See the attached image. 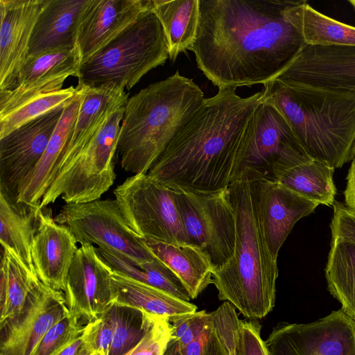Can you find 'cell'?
Instances as JSON below:
<instances>
[{
	"mask_svg": "<svg viewBox=\"0 0 355 355\" xmlns=\"http://www.w3.org/2000/svg\"><path fill=\"white\" fill-rule=\"evenodd\" d=\"M293 1L199 0L198 69L218 88L275 79L305 45L288 16Z\"/></svg>",
	"mask_w": 355,
	"mask_h": 355,
	"instance_id": "obj_1",
	"label": "cell"
},
{
	"mask_svg": "<svg viewBox=\"0 0 355 355\" xmlns=\"http://www.w3.org/2000/svg\"><path fill=\"white\" fill-rule=\"evenodd\" d=\"M262 98V92L242 98L236 88H218L180 128L147 175L174 190H227L238 175L242 136Z\"/></svg>",
	"mask_w": 355,
	"mask_h": 355,
	"instance_id": "obj_2",
	"label": "cell"
},
{
	"mask_svg": "<svg viewBox=\"0 0 355 355\" xmlns=\"http://www.w3.org/2000/svg\"><path fill=\"white\" fill-rule=\"evenodd\" d=\"M228 193L236 220L235 248L229 261L214 270L212 284L220 300L249 320L261 319L275 304L278 268L260 225L249 169L234 178Z\"/></svg>",
	"mask_w": 355,
	"mask_h": 355,
	"instance_id": "obj_3",
	"label": "cell"
},
{
	"mask_svg": "<svg viewBox=\"0 0 355 355\" xmlns=\"http://www.w3.org/2000/svg\"><path fill=\"white\" fill-rule=\"evenodd\" d=\"M205 99L198 85L178 71L128 98L117 146L121 167L147 174Z\"/></svg>",
	"mask_w": 355,
	"mask_h": 355,
	"instance_id": "obj_4",
	"label": "cell"
},
{
	"mask_svg": "<svg viewBox=\"0 0 355 355\" xmlns=\"http://www.w3.org/2000/svg\"><path fill=\"white\" fill-rule=\"evenodd\" d=\"M263 101L284 117L313 160L334 168L352 160L355 144V96L276 80L263 85Z\"/></svg>",
	"mask_w": 355,
	"mask_h": 355,
	"instance_id": "obj_5",
	"label": "cell"
},
{
	"mask_svg": "<svg viewBox=\"0 0 355 355\" xmlns=\"http://www.w3.org/2000/svg\"><path fill=\"white\" fill-rule=\"evenodd\" d=\"M168 46L162 26L150 10L91 58L82 62L78 87L113 85L130 89L165 63Z\"/></svg>",
	"mask_w": 355,
	"mask_h": 355,
	"instance_id": "obj_6",
	"label": "cell"
},
{
	"mask_svg": "<svg viewBox=\"0 0 355 355\" xmlns=\"http://www.w3.org/2000/svg\"><path fill=\"white\" fill-rule=\"evenodd\" d=\"M125 105L115 110L78 155L59 171L40 202V209L59 198L66 204L98 200L113 185V160Z\"/></svg>",
	"mask_w": 355,
	"mask_h": 355,
	"instance_id": "obj_7",
	"label": "cell"
},
{
	"mask_svg": "<svg viewBox=\"0 0 355 355\" xmlns=\"http://www.w3.org/2000/svg\"><path fill=\"white\" fill-rule=\"evenodd\" d=\"M114 194L129 226L140 237L169 243H191L174 189L147 174H137L126 178Z\"/></svg>",
	"mask_w": 355,
	"mask_h": 355,
	"instance_id": "obj_8",
	"label": "cell"
},
{
	"mask_svg": "<svg viewBox=\"0 0 355 355\" xmlns=\"http://www.w3.org/2000/svg\"><path fill=\"white\" fill-rule=\"evenodd\" d=\"M54 218L66 226L80 245H96L139 266L156 258L144 239L129 226L116 199L65 204Z\"/></svg>",
	"mask_w": 355,
	"mask_h": 355,
	"instance_id": "obj_9",
	"label": "cell"
},
{
	"mask_svg": "<svg viewBox=\"0 0 355 355\" xmlns=\"http://www.w3.org/2000/svg\"><path fill=\"white\" fill-rule=\"evenodd\" d=\"M175 201L192 244L210 258L214 270L232 256L236 220L228 189L214 193L175 190Z\"/></svg>",
	"mask_w": 355,
	"mask_h": 355,
	"instance_id": "obj_10",
	"label": "cell"
},
{
	"mask_svg": "<svg viewBox=\"0 0 355 355\" xmlns=\"http://www.w3.org/2000/svg\"><path fill=\"white\" fill-rule=\"evenodd\" d=\"M310 160L282 114L262 100L241 138L238 174L244 169L265 174L277 161L300 164Z\"/></svg>",
	"mask_w": 355,
	"mask_h": 355,
	"instance_id": "obj_11",
	"label": "cell"
},
{
	"mask_svg": "<svg viewBox=\"0 0 355 355\" xmlns=\"http://www.w3.org/2000/svg\"><path fill=\"white\" fill-rule=\"evenodd\" d=\"M264 342L268 355H355V320L340 309L310 323L282 322Z\"/></svg>",
	"mask_w": 355,
	"mask_h": 355,
	"instance_id": "obj_12",
	"label": "cell"
},
{
	"mask_svg": "<svg viewBox=\"0 0 355 355\" xmlns=\"http://www.w3.org/2000/svg\"><path fill=\"white\" fill-rule=\"evenodd\" d=\"M274 80L355 96V46L304 45Z\"/></svg>",
	"mask_w": 355,
	"mask_h": 355,
	"instance_id": "obj_13",
	"label": "cell"
},
{
	"mask_svg": "<svg viewBox=\"0 0 355 355\" xmlns=\"http://www.w3.org/2000/svg\"><path fill=\"white\" fill-rule=\"evenodd\" d=\"M64 108L31 121L0 139V191L17 200L23 182L41 159Z\"/></svg>",
	"mask_w": 355,
	"mask_h": 355,
	"instance_id": "obj_14",
	"label": "cell"
},
{
	"mask_svg": "<svg viewBox=\"0 0 355 355\" xmlns=\"http://www.w3.org/2000/svg\"><path fill=\"white\" fill-rule=\"evenodd\" d=\"M68 311L64 293L42 282L19 313L0 322V355H31Z\"/></svg>",
	"mask_w": 355,
	"mask_h": 355,
	"instance_id": "obj_15",
	"label": "cell"
},
{
	"mask_svg": "<svg viewBox=\"0 0 355 355\" xmlns=\"http://www.w3.org/2000/svg\"><path fill=\"white\" fill-rule=\"evenodd\" d=\"M63 293L69 312L87 323L97 319L114 302L112 269L100 258L93 245L78 248Z\"/></svg>",
	"mask_w": 355,
	"mask_h": 355,
	"instance_id": "obj_16",
	"label": "cell"
},
{
	"mask_svg": "<svg viewBox=\"0 0 355 355\" xmlns=\"http://www.w3.org/2000/svg\"><path fill=\"white\" fill-rule=\"evenodd\" d=\"M249 170L260 225L271 254L277 259L279 250L295 223L314 212L319 205L261 172Z\"/></svg>",
	"mask_w": 355,
	"mask_h": 355,
	"instance_id": "obj_17",
	"label": "cell"
},
{
	"mask_svg": "<svg viewBox=\"0 0 355 355\" xmlns=\"http://www.w3.org/2000/svg\"><path fill=\"white\" fill-rule=\"evenodd\" d=\"M46 0H0V90L15 87Z\"/></svg>",
	"mask_w": 355,
	"mask_h": 355,
	"instance_id": "obj_18",
	"label": "cell"
},
{
	"mask_svg": "<svg viewBox=\"0 0 355 355\" xmlns=\"http://www.w3.org/2000/svg\"><path fill=\"white\" fill-rule=\"evenodd\" d=\"M150 8V0H90L78 26L81 63L105 47Z\"/></svg>",
	"mask_w": 355,
	"mask_h": 355,
	"instance_id": "obj_19",
	"label": "cell"
},
{
	"mask_svg": "<svg viewBox=\"0 0 355 355\" xmlns=\"http://www.w3.org/2000/svg\"><path fill=\"white\" fill-rule=\"evenodd\" d=\"M43 209L32 241L34 268L42 283L64 292L78 242L66 226L55 220L51 209Z\"/></svg>",
	"mask_w": 355,
	"mask_h": 355,
	"instance_id": "obj_20",
	"label": "cell"
},
{
	"mask_svg": "<svg viewBox=\"0 0 355 355\" xmlns=\"http://www.w3.org/2000/svg\"><path fill=\"white\" fill-rule=\"evenodd\" d=\"M80 87L83 89L82 101L58 173L78 155L103 127L110 115L120 106L125 105L128 100V94L125 89L116 86Z\"/></svg>",
	"mask_w": 355,
	"mask_h": 355,
	"instance_id": "obj_21",
	"label": "cell"
},
{
	"mask_svg": "<svg viewBox=\"0 0 355 355\" xmlns=\"http://www.w3.org/2000/svg\"><path fill=\"white\" fill-rule=\"evenodd\" d=\"M90 0H46L30 40L28 55L76 47L78 26Z\"/></svg>",
	"mask_w": 355,
	"mask_h": 355,
	"instance_id": "obj_22",
	"label": "cell"
},
{
	"mask_svg": "<svg viewBox=\"0 0 355 355\" xmlns=\"http://www.w3.org/2000/svg\"><path fill=\"white\" fill-rule=\"evenodd\" d=\"M77 88L76 96L64 108L41 159L23 182L17 196L18 202L40 206L44 195L54 181L83 96V87L77 86Z\"/></svg>",
	"mask_w": 355,
	"mask_h": 355,
	"instance_id": "obj_23",
	"label": "cell"
},
{
	"mask_svg": "<svg viewBox=\"0 0 355 355\" xmlns=\"http://www.w3.org/2000/svg\"><path fill=\"white\" fill-rule=\"evenodd\" d=\"M77 92V87L72 85L57 90H0V139L31 121L65 107Z\"/></svg>",
	"mask_w": 355,
	"mask_h": 355,
	"instance_id": "obj_24",
	"label": "cell"
},
{
	"mask_svg": "<svg viewBox=\"0 0 355 355\" xmlns=\"http://www.w3.org/2000/svg\"><path fill=\"white\" fill-rule=\"evenodd\" d=\"M144 239L154 256L178 278L191 299L212 284L214 268L209 257L192 243H169Z\"/></svg>",
	"mask_w": 355,
	"mask_h": 355,
	"instance_id": "obj_25",
	"label": "cell"
},
{
	"mask_svg": "<svg viewBox=\"0 0 355 355\" xmlns=\"http://www.w3.org/2000/svg\"><path fill=\"white\" fill-rule=\"evenodd\" d=\"M81 60L77 46L28 56L22 66L16 86L17 91L31 89H62L69 76L78 78Z\"/></svg>",
	"mask_w": 355,
	"mask_h": 355,
	"instance_id": "obj_26",
	"label": "cell"
},
{
	"mask_svg": "<svg viewBox=\"0 0 355 355\" xmlns=\"http://www.w3.org/2000/svg\"><path fill=\"white\" fill-rule=\"evenodd\" d=\"M42 209L19 202L0 191V241L33 272L32 241Z\"/></svg>",
	"mask_w": 355,
	"mask_h": 355,
	"instance_id": "obj_27",
	"label": "cell"
},
{
	"mask_svg": "<svg viewBox=\"0 0 355 355\" xmlns=\"http://www.w3.org/2000/svg\"><path fill=\"white\" fill-rule=\"evenodd\" d=\"M114 302L141 309L157 315L173 317L193 313L197 306L158 288L140 282L112 270Z\"/></svg>",
	"mask_w": 355,
	"mask_h": 355,
	"instance_id": "obj_28",
	"label": "cell"
},
{
	"mask_svg": "<svg viewBox=\"0 0 355 355\" xmlns=\"http://www.w3.org/2000/svg\"><path fill=\"white\" fill-rule=\"evenodd\" d=\"M150 10L159 19L166 40L168 58L191 50L199 22V0H150Z\"/></svg>",
	"mask_w": 355,
	"mask_h": 355,
	"instance_id": "obj_29",
	"label": "cell"
},
{
	"mask_svg": "<svg viewBox=\"0 0 355 355\" xmlns=\"http://www.w3.org/2000/svg\"><path fill=\"white\" fill-rule=\"evenodd\" d=\"M288 16L305 45L355 46V26L320 12L305 1H294Z\"/></svg>",
	"mask_w": 355,
	"mask_h": 355,
	"instance_id": "obj_30",
	"label": "cell"
},
{
	"mask_svg": "<svg viewBox=\"0 0 355 355\" xmlns=\"http://www.w3.org/2000/svg\"><path fill=\"white\" fill-rule=\"evenodd\" d=\"M334 169L312 159L286 168L272 171L266 176L318 205L331 206L335 202L336 194L333 178Z\"/></svg>",
	"mask_w": 355,
	"mask_h": 355,
	"instance_id": "obj_31",
	"label": "cell"
},
{
	"mask_svg": "<svg viewBox=\"0 0 355 355\" xmlns=\"http://www.w3.org/2000/svg\"><path fill=\"white\" fill-rule=\"evenodd\" d=\"M3 248L0 267V322L21 311L32 292L42 283L10 248Z\"/></svg>",
	"mask_w": 355,
	"mask_h": 355,
	"instance_id": "obj_32",
	"label": "cell"
},
{
	"mask_svg": "<svg viewBox=\"0 0 355 355\" xmlns=\"http://www.w3.org/2000/svg\"><path fill=\"white\" fill-rule=\"evenodd\" d=\"M328 290L341 304L346 314L355 320V244L331 240L325 268Z\"/></svg>",
	"mask_w": 355,
	"mask_h": 355,
	"instance_id": "obj_33",
	"label": "cell"
},
{
	"mask_svg": "<svg viewBox=\"0 0 355 355\" xmlns=\"http://www.w3.org/2000/svg\"><path fill=\"white\" fill-rule=\"evenodd\" d=\"M105 312L113 327L109 355H123L136 346L149 329L155 316L141 309L116 302Z\"/></svg>",
	"mask_w": 355,
	"mask_h": 355,
	"instance_id": "obj_34",
	"label": "cell"
},
{
	"mask_svg": "<svg viewBox=\"0 0 355 355\" xmlns=\"http://www.w3.org/2000/svg\"><path fill=\"white\" fill-rule=\"evenodd\" d=\"M87 322L69 311L45 334L31 355H56L80 338Z\"/></svg>",
	"mask_w": 355,
	"mask_h": 355,
	"instance_id": "obj_35",
	"label": "cell"
},
{
	"mask_svg": "<svg viewBox=\"0 0 355 355\" xmlns=\"http://www.w3.org/2000/svg\"><path fill=\"white\" fill-rule=\"evenodd\" d=\"M130 278L164 290L184 301L191 300L178 278L157 258L153 262L135 267Z\"/></svg>",
	"mask_w": 355,
	"mask_h": 355,
	"instance_id": "obj_36",
	"label": "cell"
},
{
	"mask_svg": "<svg viewBox=\"0 0 355 355\" xmlns=\"http://www.w3.org/2000/svg\"><path fill=\"white\" fill-rule=\"evenodd\" d=\"M209 313L211 324L227 355H238L241 320L236 309L230 303L224 302Z\"/></svg>",
	"mask_w": 355,
	"mask_h": 355,
	"instance_id": "obj_37",
	"label": "cell"
},
{
	"mask_svg": "<svg viewBox=\"0 0 355 355\" xmlns=\"http://www.w3.org/2000/svg\"><path fill=\"white\" fill-rule=\"evenodd\" d=\"M113 337V327L105 311L97 319L86 324L81 335L80 355L98 352L109 355Z\"/></svg>",
	"mask_w": 355,
	"mask_h": 355,
	"instance_id": "obj_38",
	"label": "cell"
},
{
	"mask_svg": "<svg viewBox=\"0 0 355 355\" xmlns=\"http://www.w3.org/2000/svg\"><path fill=\"white\" fill-rule=\"evenodd\" d=\"M171 335L169 318L155 315L152 324L143 338L123 355H162Z\"/></svg>",
	"mask_w": 355,
	"mask_h": 355,
	"instance_id": "obj_39",
	"label": "cell"
},
{
	"mask_svg": "<svg viewBox=\"0 0 355 355\" xmlns=\"http://www.w3.org/2000/svg\"><path fill=\"white\" fill-rule=\"evenodd\" d=\"M169 321L172 336L178 340L180 349L198 338L211 325L210 313L204 310L175 316Z\"/></svg>",
	"mask_w": 355,
	"mask_h": 355,
	"instance_id": "obj_40",
	"label": "cell"
},
{
	"mask_svg": "<svg viewBox=\"0 0 355 355\" xmlns=\"http://www.w3.org/2000/svg\"><path fill=\"white\" fill-rule=\"evenodd\" d=\"M333 207L331 240L343 239L355 244V209L338 202Z\"/></svg>",
	"mask_w": 355,
	"mask_h": 355,
	"instance_id": "obj_41",
	"label": "cell"
},
{
	"mask_svg": "<svg viewBox=\"0 0 355 355\" xmlns=\"http://www.w3.org/2000/svg\"><path fill=\"white\" fill-rule=\"evenodd\" d=\"M238 355H268L261 337V325L254 320H241Z\"/></svg>",
	"mask_w": 355,
	"mask_h": 355,
	"instance_id": "obj_42",
	"label": "cell"
},
{
	"mask_svg": "<svg viewBox=\"0 0 355 355\" xmlns=\"http://www.w3.org/2000/svg\"><path fill=\"white\" fill-rule=\"evenodd\" d=\"M211 330V324L195 340L184 349H180L182 355H203L206 343Z\"/></svg>",
	"mask_w": 355,
	"mask_h": 355,
	"instance_id": "obj_43",
	"label": "cell"
},
{
	"mask_svg": "<svg viewBox=\"0 0 355 355\" xmlns=\"http://www.w3.org/2000/svg\"><path fill=\"white\" fill-rule=\"evenodd\" d=\"M344 191L345 205L355 209V160H352L347 175Z\"/></svg>",
	"mask_w": 355,
	"mask_h": 355,
	"instance_id": "obj_44",
	"label": "cell"
},
{
	"mask_svg": "<svg viewBox=\"0 0 355 355\" xmlns=\"http://www.w3.org/2000/svg\"><path fill=\"white\" fill-rule=\"evenodd\" d=\"M203 355H227L212 326Z\"/></svg>",
	"mask_w": 355,
	"mask_h": 355,
	"instance_id": "obj_45",
	"label": "cell"
},
{
	"mask_svg": "<svg viewBox=\"0 0 355 355\" xmlns=\"http://www.w3.org/2000/svg\"><path fill=\"white\" fill-rule=\"evenodd\" d=\"M82 340L81 336L69 345L66 346L63 349H62L59 353L56 355H80V349L81 347Z\"/></svg>",
	"mask_w": 355,
	"mask_h": 355,
	"instance_id": "obj_46",
	"label": "cell"
},
{
	"mask_svg": "<svg viewBox=\"0 0 355 355\" xmlns=\"http://www.w3.org/2000/svg\"><path fill=\"white\" fill-rule=\"evenodd\" d=\"M162 355H182L178 341L172 335L165 347Z\"/></svg>",
	"mask_w": 355,
	"mask_h": 355,
	"instance_id": "obj_47",
	"label": "cell"
},
{
	"mask_svg": "<svg viewBox=\"0 0 355 355\" xmlns=\"http://www.w3.org/2000/svg\"><path fill=\"white\" fill-rule=\"evenodd\" d=\"M352 160H355V144H354L352 152Z\"/></svg>",
	"mask_w": 355,
	"mask_h": 355,
	"instance_id": "obj_48",
	"label": "cell"
},
{
	"mask_svg": "<svg viewBox=\"0 0 355 355\" xmlns=\"http://www.w3.org/2000/svg\"><path fill=\"white\" fill-rule=\"evenodd\" d=\"M349 3L352 5V6L355 10V0H350L349 1Z\"/></svg>",
	"mask_w": 355,
	"mask_h": 355,
	"instance_id": "obj_49",
	"label": "cell"
},
{
	"mask_svg": "<svg viewBox=\"0 0 355 355\" xmlns=\"http://www.w3.org/2000/svg\"><path fill=\"white\" fill-rule=\"evenodd\" d=\"M89 355H103V354L98 353V352H94V353L90 354Z\"/></svg>",
	"mask_w": 355,
	"mask_h": 355,
	"instance_id": "obj_50",
	"label": "cell"
}]
</instances>
